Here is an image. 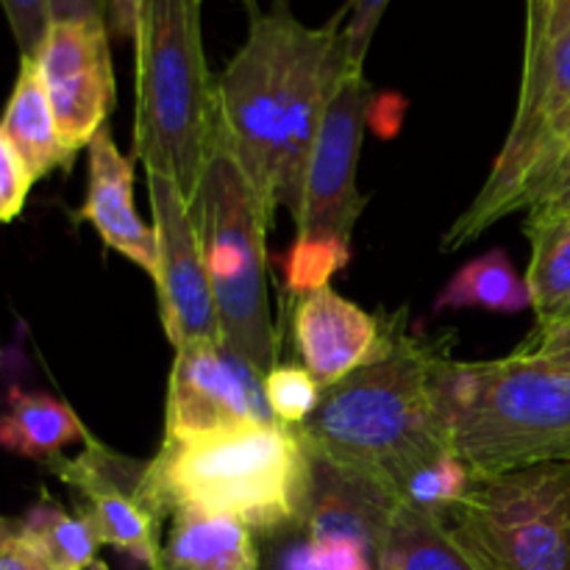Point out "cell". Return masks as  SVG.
<instances>
[{"instance_id": "6da1fadb", "label": "cell", "mask_w": 570, "mask_h": 570, "mask_svg": "<svg viewBox=\"0 0 570 570\" xmlns=\"http://www.w3.org/2000/svg\"><path fill=\"white\" fill-rule=\"evenodd\" d=\"M248 37L215 78L217 134L273 220L278 206L298 220L306 170L334 87L348 70L345 9L309 28L287 0L248 6Z\"/></svg>"}, {"instance_id": "7a4b0ae2", "label": "cell", "mask_w": 570, "mask_h": 570, "mask_svg": "<svg viewBox=\"0 0 570 570\" xmlns=\"http://www.w3.org/2000/svg\"><path fill=\"white\" fill-rule=\"evenodd\" d=\"M443 356L423 340L393 332L376 362L323 390L309 421L295 429L304 449L371 473L393 493L412 468L451 449L434 390Z\"/></svg>"}, {"instance_id": "3957f363", "label": "cell", "mask_w": 570, "mask_h": 570, "mask_svg": "<svg viewBox=\"0 0 570 570\" xmlns=\"http://www.w3.org/2000/svg\"><path fill=\"white\" fill-rule=\"evenodd\" d=\"M451 449L476 476L570 460V373L523 354L434 367Z\"/></svg>"}, {"instance_id": "277c9868", "label": "cell", "mask_w": 570, "mask_h": 570, "mask_svg": "<svg viewBox=\"0 0 570 570\" xmlns=\"http://www.w3.org/2000/svg\"><path fill=\"white\" fill-rule=\"evenodd\" d=\"M204 0H142L137 33L134 156L193 198L217 134L215 78L200 33Z\"/></svg>"}, {"instance_id": "5b68a950", "label": "cell", "mask_w": 570, "mask_h": 570, "mask_svg": "<svg viewBox=\"0 0 570 570\" xmlns=\"http://www.w3.org/2000/svg\"><path fill=\"white\" fill-rule=\"evenodd\" d=\"M145 484L165 518L176 507H195L234 518L259 538L301 515L309 454L295 429L256 423L189 443L165 440Z\"/></svg>"}, {"instance_id": "8992f818", "label": "cell", "mask_w": 570, "mask_h": 570, "mask_svg": "<svg viewBox=\"0 0 570 570\" xmlns=\"http://www.w3.org/2000/svg\"><path fill=\"white\" fill-rule=\"evenodd\" d=\"M204 250L223 345L262 379L278 365V337L267 298V217L259 195L215 134L195 195L189 198Z\"/></svg>"}, {"instance_id": "52a82bcc", "label": "cell", "mask_w": 570, "mask_h": 570, "mask_svg": "<svg viewBox=\"0 0 570 570\" xmlns=\"http://www.w3.org/2000/svg\"><path fill=\"white\" fill-rule=\"evenodd\" d=\"M445 521L490 570H570V460L476 476Z\"/></svg>"}, {"instance_id": "ba28073f", "label": "cell", "mask_w": 570, "mask_h": 570, "mask_svg": "<svg viewBox=\"0 0 570 570\" xmlns=\"http://www.w3.org/2000/svg\"><path fill=\"white\" fill-rule=\"evenodd\" d=\"M570 115V28L543 31L527 26V59H523L521 98L515 120L495 156L484 187L465 212L443 234V250H460L462 245L482 237L501 217L518 212L523 184L532 176L551 128Z\"/></svg>"}, {"instance_id": "9c48e42d", "label": "cell", "mask_w": 570, "mask_h": 570, "mask_svg": "<svg viewBox=\"0 0 570 570\" xmlns=\"http://www.w3.org/2000/svg\"><path fill=\"white\" fill-rule=\"evenodd\" d=\"M371 106L373 87L365 72L348 67L323 111L306 170L304 206L295 220L298 237L351 245V232L365 206V195L356 187V167Z\"/></svg>"}, {"instance_id": "30bf717a", "label": "cell", "mask_w": 570, "mask_h": 570, "mask_svg": "<svg viewBox=\"0 0 570 570\" xmlns=\"http://www.w3.org/2000/svg\"><path fill=\"white\" fill-rule=\"evenodd\" d=\"M50 471L78 495L81 515L104 546L122 551L148 570H161L159 529L165 515L145 484L148 462L128 460L89 438L72 460L56 456Z\"/></svg>"}, {"instance_id": "8fae6325", "label": "cell", "mask_w": 570, "mask_h": 570, "mask_svg": "<svg viewBox=\"0 0 570 570\" xmlns=\"http://www.w3.org/2000/svg\"><path fill=\"white\" fill-rule=\"evenodd\" d=\"M256 423H276L265 404L262 382L223 343H189L176 348L165 406V440L215 438Z\"/></svg>"}, {"instance_id": "7c38bea8", "label": "cell", "mask_w": 570, "mask_h": 570, "mask_svg": "<svg viewBox=\"0 0 570 570\" xmlns=\"http://www.w3.org/2000/svg\"><path fill=\"white\" fill-rule=\"evenodd\" d=\"M148 176L156 232V295L159 317L173 348L189 343H223L215 298L206 276L204 250L195 232L189 200L167 178Z\"/></svg>"}, {"instance_id": "4fadbf2b", "label": "cell", "mask_w": 570, "mask_h": 570, "mask_svg": "<svg viewBox=\"0 0 570 570\" xmlns=\"http://www.w3.org/2000/svg\"><path fill=\"white\" fill-rule=\"evenodd\" d=\"M109 37L106 22L56 20L33 56L61 142L72 156L92 142L115 109Z\"/></svg>"}, {"instance_id": "5bb4252c", "label": "cell", "mask_w": 570, "mask_h": 570, "mask_svg": "<svg viewBox=\"0 0 570 570\" xmlns=\"http://www.w3.org/2000/svg\"><path fill=\"white\" fill-rule=\"evenodd\" d=\"M393 332L332 287L298 298L293 315L295 348L323 390L376 362L387 351Z\"/></svg>"}, {"instance_id": "9a60e30c", "label": "cell", "mask_w": 570, "mask_h": 570, "mask_svg": "<svg viewBox=\"0 0 570 570\" xmlns=\"http://www.w3.org/2000/svg\"><path fill=\"white\" fill-rule=\"evenodd\" d=\"M309 454L301 523L309 538H345L379 554L399 499L371 473L337 465L321 454Z\"/></svg>"}, {"instance_id": "2e32d148", "label": "cell", "mask_w": 570, "mask_h": 570, "mask_svg": "<svg viewBox=\"0 0 570 570\" xmlns=\"http://www.w3.org/2000/svg\"><path fill=\"white\" fill-rule=\"evenodd\" d=\"M89 181L81 217L98 232L106 248L142 267L156 278V232L134 204V159L117 148L111 128L104 126L87 145Z\"/></svg>"}, {"instance_id": "e0dca14e", "label": "cell", "mask_w": 570, "mask_h": 570, "mask_svg": "<svg viewBox=\"0 0 570 570\" xmlns=\"http://www.w3.org/2000/svg\"><path fill=\"white\" fill-rule=\"evenodd\" d=\"M161 570H259V538L228 515L176 507L161 546Z\"/></svg>"}, {"instance_id": "ac0fdd59", "label": "cell", "mask_w": 570, "mask_h": 570, "mask_svg": "<svg viewBox=\"0 0 570 570\" xmlns=\"http://www.w3.org/2000/svg\"><path fill=\"white\" fill-rule=\"evenodd\" d=\"M376 570H490L443 515L395 507L376 554Z\"/></svg>"}, {"instance_id": "d6986e66", "label": "cell", "mask_w": 570, "mask_h": 570, "mask_svg": "<svg viewBox=\"0 0 570 570\" xmlns=\"http://www.w3.org/2000/svg\"><path fill=\"white\" fill-rule=\"evenodd\" d=\"M0 131L14 145L33 181L48 178L59 167L70 170L72 159H76L61 142L59 122H56L53 106L45 92L37 61L26 59V56H20V70H17L14 87H11L3 117H0Z\"/></svg>"}, {"instance_id": "ffe728a7", "label": "cell", "mask_w": 570, "mask_h": 570, "mask_svg": "<svg viewBox=\"0 0 570 570\" xmlns=\"http://www.w3.org/2000/svg\"><path fill=\"white\" fill-rule=\"evenodd\" d=\"M92 434L70 404L45 393L11 387L6 410L0 412V449L26 460L50 462Z\"/></svg>"}, {"instance_id": "44dd1931", "label": "cell", "mask_w": 570, "mask_h": 570, "mask_svg": "<svg viewBox=\"0 0 570 570\" xmlns=\"http://www.w3.org/2000/svg\"><path fill=\"white\" fill-rule=\"evenodd\" d=\"M532 306L527 276L515 271L507 250H488L451 276L434 301L438 312L484 309L495 315H518Z\"/></svg>"}, {"instance_id": "7402d4cb", "label": "cell", "mask_w": 570, "mask_h": 570, "mask_svg": "<svg viewBox=\"0 0 570 570\" xmlns=\"http://www.w3.org/2000/svg\"><path fill=\"white\" fill-rule=\"evenodd\" d=\"M532 259L527 287L538 321L570 312V215L529 217L527 220Z\"/></svg>"}, {"instance_id": "603a6c76", "label": "cell", "mask_w": 570, "mask_h": 570, "mask_svg": "<svg viewBox=\"0 0 570 570\" xmlns=\"http://www.w3.org/2000/svg\"><path fill=\"white\" fill-rule=\"evenodd\" d=\"M20 529L39 549L53 570H95L98 568V540L95 529L83 515H70L42 495L26 515L20 518Z\"/></svg>"}, {"instance_id": "cb8c5ba5", "label": "cell", "mask_w": 570, "mask_h": 570, "mask_svg": "<svg viewBox=\"0 0 570 570\" xmlns=\"http://www.w3.org/2000/svg\"><path fill=\"white\" fill-rule=\"evenodd\" d=\"M473 479H476V473L456 456V451L445 449L412 468L406 476H401L393 493L401 504L445 518L454 507L462 504Z\"/></svg>"}, {"instance_id": "d4e9b609", "label": "cell", "mask_w": 570, "mask_h": 570, "mask_svg": "<svg viewBox=\"0 0 570 570\" xmlns=\"http://www.w3.org/2000/svg\"><path fill=\"white\" fill-rule=\"evenodd\" d=\"M262 393L273 421L287 429L304 426L323 399V387L304 365H276L262 379Z\"/></svg>"}, {"instance_id": "484cf974", "label": "cell", "mask_w": 570, "mask_h": 570, "mask_svg": "<svg viewBox=\"0 0 570 570\" xmlns=\"http://www.w3.org/2000/svg\"><path fill=\"white\" fill-rule=\"evenodd\" d=\"M259 570H315L309 534L301 518L259 534Z\"/></svg>"}, {"instance_id": "4316f807", "label": "cell", "mask_w": 570, "mask_h": 570, "mask_svg": "<svg viewBox=\"0 0 570 570\" xmlns=\"http://www.w3.org/2000/svg\"><path fill=\"white\" fill-rule=\"evenodd\" d=\"M521 209H527L529 217L570 215V148L534 181Z\"/></svg>"}, {"instance_id": "83f0119b", "label": "cell", "mask_w": 570, "mask_h": 570, "mask_svg": "<svg viewBox=\"0 0 570 570\" xmlns=\"http://www.w3.org/2000/svg\"><path fill=\"white\" fill-rule=\"evenodd\" d=\"M6 20H9L11 37H14L20 56L33 59L48 33L53 14H50V0H0Z\"/></svg>"}, {"instance_id": "f1b7e54d", "label": "cell", "mask_w": 570, "mask_h": 570, "mask_svg": "<svg viewBox=\"0 0 570 570\" xmlns=\"http://www.w3.org/2000/svg\"><path fill=\"white\" fill-rule=\"evenodd\" d=\"M31 187L33 178L26 161L20 159L9 137L0 131V223H11L20 217Z\"/></svg>"}, {"instance_id": "f546056e", "label": "cell", "mask_w": 570, "mask_h": 570, "mask_svg": "<svg viewBox=\"0 0 570 570\" xmlns=\"http://www.w3.org/2000/svg\"><path fill=\"white\" fill-rule=\"evenodd\" d=\"M387 6L390 0H348V6H345V50H348V59L356 70H362V65H365L373 33H376Z\"/></svg>"}, {"instance_id": "4dcf8cb0", "label": "cell", "mask_w": 570, "mask_h": 570, "mask_svg": "<svg viewBox=\"0 0 570 570\" xmlns=\"http://www.w3.org/2000/svg\"><path fill=\"white\" fill-rule=\"evenodd\" d=\"M518 354L532 356V360L570 373V312L560 317H549V321H538V328L529 334Z\"/></svg>"}, {"instance_id": "1f68e13d", "label": "cell", "mask_w": 570, "mask_h": 570, "mask_svg": "<svg viewBox=\"0 0 570 570\" xmlns=\"http://www.w3.org/2000/svg\"><path fill=\"white\" fill-rule=\"evenodd\" d=\"M0 570H53L22 534L20 521L0 518Z\"/></svg>"}, {"instance_id": "d6a6232c", "label": "cell", "mask_w": 570, "mask_h": 570, "mask_svg": "<svg viewBox=\"0 0 570 570\" xmlns=\"http://www.w3.org/2000/svg\"><path fill=\"white\" fill-rule=\"evenodd\" d=\"M568 148H570V115L562 117V120L557 122L554 128H551L549 139H546V145H543V154H540V159H538V165H534V170H532V176H529V181L523 184V193H521V198H518V209H521V206H523V198H527L529 189L534 187V181H538V178L543 176V173L549 170V167L554 165V161L560 159V156L566 154Z\"/></svg>"}, {"instance_id": "836d02e7", "label": "cell", "mask_w": 570, "mask_h": 570, "mask_svg": "<svg viewBox=\"0 0 570 570\" xmlns=\"http://www.w3.org/2000/svg\"><path fill=\"white\" fill-rule=\"evenodd\" d=\"M529 26L543 31H566L570 28V0H529Z\"/></svg>"}, {"instance_id": "e575fe53", "label": "cell", "mask_w": 570, "mask_h": 570, "mask_svg": "<svg viewBox=\"0 0 570 570\" xmlns=\"http://www.w3.org/2000/svg\"><path fill=\"white\" fill-rule=\"evenodd\" d=\"M142 0H106V26L115 39H134Z\"/></svg>"}, {"instance_id": "d590c367", "label": "cell", "mask_w": 570, "mask_h": 570, "mask_svg": "<svg viewBox=\"0 0 570 570\" xmlns=\"http://www.w3.org/2000/svg\"><path fill=\"white\" fill-rule=\"evenodd\" d=\"M50 14L56 20H92L106 22V0H50Z\"/></svg>"}, {"instance_id": "8d00e7d4", "label": "cell", "mask_w": 570, "mask_h": 570, "mask_svg": "<svg viewBox=\"0 0 570 570\" xmlns=\"http://www.w3.org/2000/svg\"><path fill=\"white\" fill-rule=\"evenodd\" d=\"M243 3H248V6H250V3H256V0H243Z\"/></svg>"}, {"instance_id": "74e56055", "label": "cell", "mask_w": 570, "mask_h": 570, "mask_svg": "<svg viewBox=\"0 0 570 570\" xmlns=\"http://www.w3.org/2000/svg\"><path fill=\"white\" fill-rule=\"evenodd\" d=\"M566 315H568V312H566Z\"/></svg>"}]
</instances>
